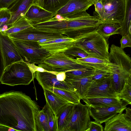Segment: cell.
<instances>
[{"label": "cell", "instance_id": "6da1fadb", "mask_svg": "<svg viewBox=\"0 0 131 131\" xmlns=\"http://www.w3.org/2000/svg\"><path fill=\"white\" fill-rule=\"evenodd\" d=\"M37 103L22 92L11 91L0 94V126L16 131H36Z\"/></svg>", "mask_w": 131, "mask_h": 131}, {"label": "cell", "instance_id": "7a4b0ae2", "mask_svg": "<svg viewBox=\"0 0 131 131\" xmlns=\"http://www.w3.org/2000/svg\"><path fill=\"white\" fill-rule=\"evenodd\" d=\"M62 16L67 28L65 35L74 39L96 31L103 23L97 16H91L86 11Z\"/></svg>", "mask_w": 131, "mask_h": 131}, {"label": "cell", "instance_id": "3957f363", "mask_svg": "<svg viewBox=\"0 0 131 131\" xmlns=\"http://www.w3.org/2000/svg\"><path fill=\"white\" fill-rule=\"evenodd\" d=\"M73 46L84 51L89 56L109 61V44L96 31L75 39Z\"/></svg>", "mask_w": 131, "mask_h": 131}, {"label": "cell", "instance_id": "277c9868", "mask_svg": "<svg viewBox=\"0 0 131 131\" xmlns=\"http://www.w3.org/2000/svg\"><path fill=\"white\" fill-rule=\"evenodd\" d=\"M35 78L27 63L23 60L14 63L4 69L1 82L11 86L28 85Z\"/></svg>", "mask_w": 131, "mask_h": 131}, {"label": "cell", "instance_id": "5b68a950", "mask_svg": "<svg viewBox=\"0 0 131 131\" xmlns=\"http://www.w3.org/2000/svg\"><path fill=\"white\" fill-rule=\"evenodd\" d=\"M38 66L49 71L58 73L82 68H92L81 63L76 59L69 57L64 52L51 54Z\"/></svg>", "mask_w": 131, "mask_h": 131}, {"label": "cell", "instance_id": "8992f818", "mask_svg": "<svg viewBox=\"0 0 131 131\" xmlns=\"http://www.w3.org/2000/svg\"><path fill=\"white\" fill-rule=\"evenodd\" d=\"M12 39L20 55L26 63L39 64L51 54L41 48L37 41Z\"/></svg>", "mask_w": 131, "mask_h": 131}, {"label": "cell", "instance_id": "52a82bcc", "mask_svg": "<svg viewBox=\"0 0 131 131\" xmlns=\"http://www.w3.org/2000/svg\"><path fill=\"white\" fill-rule=\"evenodd\" d=\"M90 121L87 106L80 102L74 104L72 115L66 131H86Z\"/></svg>", "mask_w": 131, "mask_h": 131}, {"label": "cell", "instance_id": "ba28073f", "mask_svg": "<svg viewBox=\"0 0 131 131\" xmlns=\"http://www.w3.org/2000/svg\"><path fill=\"white\" fill-rule=\"evenodd\" d=\"M104 14L103 22L118 23L121 24L124 17L125 0H101Z\"/></svg>", "mask_w": 131, "mask_h": 131}, {"label": "cell", "instance_id": "9c48e42d", "mask_svg": "<svg viewBox=\"0 0 131 131\" xmlns=\"http://www.w3.org/2000/svg\"><path fill=\"white\" fill-rule=\"evenodd\" d=\"M0 51L4 69L14 63L23 60L12 38L0 32Z\"/></svg>", "mask_w": 131, "mask_h": 131}, {"label": "cell", "instance_id": "30bf717a", "mask_svg": "<svg viewBox=\"0 0 131 131\" xmlns=\"http://www.w3.org/2000/svg\"><path fill=\"white\" fill-rule=\"evenodd\" d=\"M119 94V93L116 92L113 86L110 77L97 81H92L84 98L112 97Z\"/></svg>", "mask_w": 131, "mask_h": 131}, {"label": "cell", "instance_id": "8fae6325", "mask_svg": "<svg viewBox=\"0 0 131 131\" xmlns=\"http://www.w3.org/2000/svg\"><path fill=\"white\" fill-rule=\"evenodd\" d=\"M128 104L124 102L122 105L108 107L87 106L90 116L95 121L101 124L107 121L116 115L122 113Z\"/></svg>", "mask_w": 131, "mask_h": 131}, {"label": "cell", "instance_id": "7c38bea8", "mask_svg": "<svg viewBox=\"0 0 131 131\" xmlns=\"http://www.w3.org/2000/svg\"><path fill=\"white\" fill-rule=\"evenodd\" d=\"M8 36L12 38L35 41H37L42 39H54L67 36L62 34L39 30L34 27L27 28L19 32L10 34Z\"/></svg>", "mask_w": 131, "mask_h": 131}, {"label": "cell", "instance_id": "4fadbf2b", "mask_svg": "<svg viewBox=\"0 0 131 131\" xmlns=\"http://www.w3.org/2000/svg\"><path fill=\"white\" fill-rule=\"evenodd\" d=\"M75 39L68 36L54 39H45L37 42L40 46L50 54L64 52L73 46Z\"/></svg>", "mask_w": 131, "mask_h": 131}, {"label": "cell", "instance_id": "5bb4252c", "mask_svg": "<svg viewBox=\"0 0 131 131\" xmlns=\"http://www.w3.org/2000/svg\"><path fill=\"white\" fill-rule=\"evenodd\" d=\"M35 78L43 89L54 88L71 91L64 81H58L56 78V74L52 73L47 72L36 71L35 73Z\"/></svg>", "mask_w": 131, "mask_h": 131}, {"label": "cell", "instance_id": "9a60e30c", "mask_svg": "<svg viewBox=\"0 0 131 131\" xmlns=\"http://www.w3.org/2000/svg\"><path fill=\"white\" fill-rule=\"evenodd\" d=\"M93 5L88 0H68L54 12L55 15L64 16L86 11Z\"/></svg>", "mask_w": 131, "mask_h": 131}, {"label": "cell", "instance_id": "2e32d148", "mask_svg": "<svg viewBox=\"0 0 131 131\" xmlns=\"http://www.w3.org/2000/svg\"><path fill=\"white\" fill-rule=\"evenodd\" d=\"M55 15L54 12L32 5L26 12L25 17L33 25L47 21Z\"/></svg>", "mask_w": 131, "mask_h": 131}, {"label": "cell", "instance_id": "e0dca14e", "mask_svg": "<svg viewBox=\"0 0 131 131\" xmlns=\"http://www.w3.org/2000/svg\"><path fill=\"white\" fill-rule=\"evenodd\" d=\"M104 131H131V120L120 113L105 122Z\"/></svg>", "mask_w": 131, "mask_h": 131}, {"label": "cell", "instance_id": "ac0fdd59", "mask_svg": "<svg viewBox=\"0 0 131 131\" xmlns=\"http://www.w3.org/2000/svg\"><path fill=\"white\" fill-rule=\"evenodd\" d=\"M64 81L69 86L71 91L78 95L82 99L84 97L92 80L91 75L71 79H65Z\"/></svg>", "mask_w": 131, "mask_h": 131}, {"label": "cell", "instance_id": "d6986e66", "mask_svg": "<svg viewBox=\"0 0 131 131\" xmlns=\"http://www.w3.org/2000/svg\"><path fill=\"white\" fill-rule=\"evenodd\" d=\"M33 0H17L8 8L11 14L7 24L8 27L18 19L25 16L26 12L33 4Z\"/></svg>", "mask_w": 131, "mask_h": 131}, {"label": "cell", "instance_id": "ffe728a7", "mask_svg": "<svg viewBox=\"0 0 131 131\" xmlns=\"http://www.w3.org/2000/svg\"><path fill=\"white\" fill-rule=\"evenodd\" d=\"M43 90L46 103L58 118L60 112L69 103L50 90Z\"/></svg>", "mask_w": 131, "mask_h": 131}, {"label": "cell", "instance_id": "44dd1931", "mask_svg": "<svg viewBox=\"0 0 131 131\" xmlns=\"http://www.w3.org/2000/svg\"><path fill=\"white\" fill-rule=\"evenodd\" d=\"M87 106L98 107H108L119 105L124 101L121 100L118 96L112 97H99L82 99Z\"/></svg>", "mask_w": 131, "mask_h": 131}, {"label": "cell", "instance_id": "7402d4cb", "mask_svg": "<svg viewBox=\"0 0 131 131\" xmlns=\"http://www.w3.org/2000/svg\"><path fill=\"white\" fill-rule=\"evenodd\" d=\"M74 104L69 103L60 113L57 119V131H66L73 113Z\"/></svg>", "mask_w": 131, "mask_h": 131}, {"label": "cell", "instance_id": "603a6c76", "mask_svg": "<svg viewBox=\"0 0 131 131\" xmlns=\"http://www.w3.org/2000/svg\"><path fill=\"white\" fill-rule=\"evenodd\" d=\"M121 28L119 23L103 22L99 25L96 31L107 41L110 36L119 34Z\"/></svg>", "mask_w": 131, "mask_h": 131}, {"label": "cell", "instance_id": "cb8c5ba5", "mask_svg": "<svg viewBox=\"0 0 131 131\" xmlns=\"http://www.w3.org/2000/svg\"><path fill=\"white\" fill-rule=\"evenodd\" d=\"M76 59L81 63L94 69L111 67L115 65L109 61L89 56L82 58H77Z\"/></svg>", "mask_w": 131, "mask_h": 131}, {"label": "cell", "instance_id": "d4e9b609", "mask_svg": "<svg viewBox=\"0 0 131 131\" xmlns=\"http://www.w3.org/2000/svg\"><path fill=\"white\" fill-rule=\"evenodd\" d=\"M31 27H34L33 24L24 16L17 20L7 29L1 32L4 35L8 36L10 34Z\"/></svg>", "mask_w": 131, "mask_h": 131}, {"label": "cell", "instance_id": "484cf974", "mask_svg": "<svg viewBox=\"0 0 131 131\" xmlns=\"http://www.w3.org/2000/svg\"><path fill=\"white\" fill-rule=\"evenodd\" d=\"M69 103L74 104L79 103L81 100L80 96L75 92L54 88H49L47 89Z\"/></svg>", "mask_w": 131, "mask_h": 131}, {"label": "cell", "instance_id": "4316f807", "mask_svg": "<svg viewBox=\"0 0 131 131\" xmlns=\"http://www.w3.org/2000/svg\"><path fill=\"white\" fill-rule=\"evenodd\" d=\"M125 8L123 19L120 24L121 28L119 34L123 36L129 33V30L131 28V0H125Z\"/></svg>", "mask_w": 131, "mask_h": 131}, {"label": "cell", "instance_id": "83f0119b", "mask_svg": "<svg viewBox=\"0 0 131 131\" xmlns=\"http://www.w3.org/2000/svg\"><path fill=\"white\" fill-rule=\"evenodd\" d=\"M94 72L92 68H82L65 72L66 79H71L87 77L92 75Z\"/></svg>", "mask_w": 131, "mask_h": 131}, {"label": "cell", "instance_id": "f1b7e54d", "mask_svg": "<svg viewBox=\"0 0 131 131\" xmlns=\"http://www.w3.org/2000/svg\"><path fill=\"white\" fill-rule=\"evenodd\" d=\"M36 126V131H50L47 114L42 109L38 113Z\"/></svg>", "mask_w": 131, "mask_h": 131}, {"label": "cell", "instance_id": "f546056e", "mask_svg": "<svg viewBox=\"0 0 131 131\" xmlns=\"http://www.w3.org/2000/svg\"><path fill=\"white\" fill-rule=\"evenodd\" d=\"M115 66L103 68L94 69L93 74L91 75L92 81H95L110 78L112 73L113 68Z\"/></svg>", "mask_w": 131, "mask_h": 131}, {"label": "cell", "instance_id": "4dcf8cb0", "mask_svg": "<svg viewBox=\"0 0 131 131\" xmlns=\"http://www.w3.org/2000/svg\"><path fill=\"white\" fill-rule=\"evenodd\" d=\"M42 110L47 114L49 131H57L58 118L55 116L52 110L46 103Z\"/></svg>", "mask_w": 131, "mask_h": 131}, {"label": "cell", "instance_id": "1f68e13d", "mask_svg": "<svg viewBox=\"0 0 131 131\" xmlns=\"http://www.w3.org/2000/svg\"><path fill=\"white\" fill-rule=\"evenodd\" d=\"M118 96L122 100L131 104V77L127 80Z\"/></svg>", "mask_w": 131, "mask_h": 131}, {"label": "cell", "instance_id": "d6a6232c", "mask_svg": "<svg viewBox=\"0 0 131 131\" xmlns=\"http://www.w3.org/2000/svg\"><path fill=\"white\" fill-rule=\"evenodd\" d=\"M11 17V13L8 8H0V32L8 29L7 25Z\"/></svg>", "mask_w": 131, "mask_h": 131}, {"label": "cell", "instance_id": "836d02e7", "mask_svg": "<svg viewBox=\"0 0 131 131\" xmlns=\"http://www.w3.org/2000/svg\"><path fill=\"white\" fill-rule=\"evenodd\" d=\"M64 53L69 57L73 58L78 57L84 58L89 56L83 50L74 46L66 50Z\"/></svg>", "mask_w": 131, "mask_h": 131}, {"label": "cell", "instance_id": "e575fe53", "mask_svg": "<svg viewBox=\"0 0 131 131\" xmlns=\"http://www.w3.org/2000/svg\"><path fill=\"white\" fill-rule=\"evenodd\" d=\"M68 0H47L45 3L44 8L51 11L54 12L63 5Z\"/></svg>", "mask_w": 131, "mask_h": 131}, {"label": "cell", "instance_id": "d590c367", "mask_svg": "<svg viewBox=\"0 0 131 131\" xmlns=\"http://www.w3.org/2000/svg\"><path fill=\"white\" fill-rule=\"evenodd\" d=\"M93 5L94 6L95 10L97 14V16L102 21L104 14V9L101 0H97L93 3Z\"/></svg>", "mask_w": 131, "mask_h": 131}, {"label": "cell", "instance_id": "8d00e7d4", "mask_svg": "<svg viewBox=\"0 0 131 131\" xmlns=\"http://www.w3.org/2000/svg\"><path fill=\"white\" fill-rule=\"evenodd\" d=\"M120 47L123 49L127 47H131V35L129 33L122 36L120 40Z\"/></svg>", "mask_w": 131, "mask_h": 131}, {"label": "cell", "instance_id": "74e56055", "mask_svg": "<svg viewBox=\"0 0 131 131\" xmlns=\"http://www.w3.org/2000/svg\"><path fill=\"white\" fill-rule=\"evenodd\" d=\"M104 129L101 124L95 121H91L86 131H103Z\"/></svg>", "mask_w": 131, "mask_h": 131}, {"label": "cell", "instance_id": "f35d334b", "mask_svg": "<svg viewBox=\"0 0 131 131\" xmlns=\"http://www.w3.org/2000/svg\"><path fill=\"white\" fill-rule=\"evenodd\" d=\"M26 63L29 67L32 74L34 75L36 71L40 72H51L55 74H57L58 73V72H56L47 71L41 67L36 66L35 65V64L34 63Z\"/></svg>", "mask_w": 131, "mask_h": 131}, {"label": "cell", "instance_id": "ab89813d", "mask_svg": "<svg viewBox=\"0 0 131 131\" xmlns=\"http://www.w3.org/2000/svg\"><path fill=\"white\" fill-rule=\"evenodd\" d=\"M17 0H0V8H9Z\"/></svg>", "mask_w": 131, "mask_h": 131}, {"label": "cell", "instance_id": "60d3db41", "mask_svg": "<svg viewBox=\"0 0 131 131\" xmlns=\"http://www.w3.org/2000/svg\"><path fill=\"white\" fill-rule=\"evenodd\" d=\"M56 75L57 79L60 81H64L66 78L65 72H58Z\"/></svg>", "mask_w": 131, "mask_h": 131}, {"label": "cell", "instance_id": "b9f144b4", "mask_svg": "<svg viewBox=\"0 0 131 131\" xmlns=\"http://www.w3.org/2000/svg\"><path fill=\"white\" fill-rule=\"evenodd\" d=\"M4 69L3 61L0 51V82Z\"/></svg>", "mask_w": 131, "mask_h": 131}, {"label": "cell", "instance_id": "7bdbcfd3", "mask_svg": "<svg viewBox=\"0 0 131 131\" xmlns=\"http://www.w3.org/2000/svg\"><path fill=\"white\" fill-rule=\"evenodd\" d=\"M126 113H125L126 116L129 119L131 120V109L130 107H127L125 108Z\"/></svg>", "mask_w": 131, "mask_h": 131}, {"label": "cell", "instance_id": "ee69618b", "mask_svg": "<svg viewBox=\"0 0 131 131\" xmlns=\"http://www.w3.org/2000/svg\"><path fill=\"white\" fill-rule=\"evenodd\" d=\"M88 0L90 2L92 3H93L94 2H95V1H96L97 0Z\"/></svg>", "mask_w": 131, "mask_h": 131}]
</instances>
